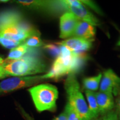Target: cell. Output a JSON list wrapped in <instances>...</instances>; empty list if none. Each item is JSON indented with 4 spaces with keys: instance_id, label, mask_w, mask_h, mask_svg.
<instances>
[{
    "instance_id": "23",
    "label": "cell",
    "mask_w": 120,
    "mask_h": 120,
    "mask_svg": "<svg viewBox=\"0 0 120 120\" xmlns=\"http://www.w3.org/2000/svg\"><path fill=\"white\" fill-rule=\"evenodd\" d=\"M8 76H9L8 73L4 70V67L0 64V79H4V78L8 77Z\"/></svg>"
},
{
    "instance_id": "8",
    "label": "cell",
    "mask_w": 120,
    "mask_h": 120,
    "mask_svg": "<svg viewBox=\"0 0 120 120\" xmlns=\"http://www.w3.org/2000/svg\"><path fill=\"white\" fill-rule=\"evenodd\" d=\"M100 91L109 92L117 96L120 92V77L112 69L103 73L100 85Z\"/></svg>"
},
{
    "instance_id": "4",
    "label": "cell",
    "mask_w": 120,
    "mask_h": 120,
    "mask_svg": "<svg viewBox=\"0 0 120 120\" xmlns=\"http://www.w3.org/2000/svg\"><path fill=\"white\" fill-rule=\"evenodd\" d=\"M28 91L38 112L55 111L58 97V91L56 86L49 83L41 84L30 88Z\"/></svg>"
},
{
    "instance_id": "26",
    "label": "cell",
    "mask_w": 120,
    "mask_h": 120,
    "mask_svg": "<svg viewBox=\"0 0 120 120\" xmlns=\"http://www.w3.org/2000/svg\"><path fill=\"white\" fill-rule=\"evenodd\" d=\"M117 46H120V40L119 41H118V42H117Z\"/></svg>"
},
{
    "instance_id": "2",
    "label": "cell",
    "mask_w": 120,
    "mask_h": 120,
    "mask_svg": "<svg viewBox=\"0 0 120 120\" xmlns=\"http://www.w3.org/2000/svg\"><path fill=\"white\" fill-rule=\"evenodd\" d=\"M60 46V55L56 58L49 72L42 75L43 79H58L66 75H75L82 68L87 61L85 53H75L64 46Z\"/></svg>"
},
{
    "instance_id": "12",
    "label": "cell",
    "mask_w": 120,
    "mask_h": 120,
    "mask_svg": "<svg viewBox=\"0 0 120 120\" xmlns=\"http://www.w3.org/2000/svg\"><path fill=\"white\" fill-rule=\"evenodd\" d=\"M96 97L100 113L104 114L112 110L115 106L113 94L99 91L96 92Z\"/></svg>"
},
{
    "instance_id": "7",
    "label": "cell",
    "mask_w": 120,
    "mask_h": 120,
    "mask_svg": "<svg viewBox=\"0 0 120 120\" xmlns=\"http://www.w3.org/2000/svg\"><path fill=\"white\" fill-rule=\"evenodd\" d=\"M16 2L28 8L48 12L65 11L62 1H17Z\"/></svg>"
},
{
    "instance_id": "6",
    "label": "cell",
    "mask_w": 120,
    "mask_h": 120,
    "mask_svg": "<svg viewBox=\"0 0 120 120\" xmlns=\"http://www.w3.org/2000/svg\"><path fill=\"white\" fill-rule=\"evenodd\" d=\"M42 79V76L15 77L4 79L0 82V95L19 88L34 86Z\"/></svg>"
},
{
    "instance_id": "27",
    "label": "cell",
    "mask_w": 120,
    "mask_h": 120,
    "mask_svg": "<svg viewBox=\"0 0 120 120\" xmlns=\"http://www.w3.org/2000/svg\"><path fill=\"white\" fill-rule=\"evenodd\" d=\"M91 120H99V119H98V118H94V119H92Z\"/></svg>"
},
{
    "instance_id": "20",
    "label": "cell",
    "mask_w": 120,
    "mask_h": 120,
    "mask_svg": "<svg viewBox=\"0 0 120 120\" xmlns=\"http://www.w3.org/2000/svg\"><path fill=\"white\" fill-rule=\"evenodd\" d=\"M44 49H46L52 56L54 57H57L60 54V46H57L54 44H47L44 46Z\"/></svg>"
},
{
    "instance_id": "18",
    "label": "cell",
    "mask_w": 120,
    "mask_h": 120,
    "mask_svg": "<svg viewBox=\"0 0 120 120\" xmlns=\"http://www.w3.org/2000/svg\"><path fill=\"white\" fill-rule=\"evenodd\" d=\"M64 111L66 113L67 120H82L77 112L68 102L66 106Z\"/></svg>"
},
{
    "instance_id": "14",
    "label": "cell",
    "mask_w": 120,
    "mask_h": 120,
    "mask_svg": "<svg viewBox=\"0 0 120 120\" xmlns=\"http://www.w3.org/2000/svg\"><path fill=\"white\" fill-rule=\"evenodd\" d=\"M85 95L87 98L88 107L91 117L92 119L97 118L100 112H99L98 104L96 97V92L94 91L85 90Z\"/></svg>"
},
{
    "instance_id": "10",
    "label": "cell",
    "mask_w": 120,
    "mask_h": 120,
    "mask_svg": "<svg viewBox=\"0 0 120 120\" xmlns=\"http://www.w3.org/2000/svg\"><path fill=\"white\" fill-rule=\"evenodd\" d=\"M93 41V39L86 40L79 37H73L60 42H57L56 44L59 46H64L75 53H81L91 49Z\"/></svg>"
},
{
    "instance_id": "11",
    "label": "cell",
    "mask_w": 120,
    "mask_h": 120,
    "mask_svg": "<svg viewBox=\"0 0 120 120\" xmlns=\"http://www.w3.org/2000/svg\"><path fill=\"white\" fill-rule=\"evenodd\" d=\"M62 2L65 11H67V12L73 13L80 21L87 22L94 26L100 25L98 19L91 12L87 10L84 5L79 7H76L67 4L66 1H62Z\"/></svg>"
},
{
    "instance_id": "19",
    "label": "cell",
    "mask_w": 120,
    "mask_h": 120,
    "mask_svg": "<svg viewBox=\"0 0 120 120\" xmlns=\"http://www.w3.org/2000/svg\"><path fill=\"white\" fill-rule=\"evenodd\" d=\"M0 44L2 46H4V47L7 48V49H13L21 45V43L0 37Z\"/></svg>"
},
{
    "instance_id": "21",
    "label": "cell",
    "mask_w": 120,
    "mask_h": 120,
    "mask_svg": "<svg viewBox=\"0 0 120 120\" xmlns=\"http://www.w3.org/2000/svg\"><path fill=\"white\" fill-rule=\"evenodd\" d=\"M101 120H119L118 113L114 111H111L104 114Z\"/></svg>"
},
{
    "instance_id": "15",
    "label": "cell",
    "mask_w": 120,
    "mask_h": 120,
    "mask_svg": "<svg viewBox=\"0 0 120 120\" xmlns=\"http://www.w3.org/2000/svg\"><path fill=\"white\" fill-rule=\"evenodd\" d=\"M102 77V75L101 73H100L95 76L84 79L82 81L84 88L86 90L94 91V92L97 91L100 87Z\"/></svg>"
},
{
    "instance_id": "25",
    "label": "cell",
    "mask_w": 120,
    "mask_h": 120,
    "mask_svg": "<svg viewBox=\"0 0 120 120\" xmlns=\"http://www.w3.org/2000/svg\"><path fill=\"white\" fill-rule=\"evenodd\" d=\"M118 119H119V120H120V112H118Z\"/></svg>"
},
{
    "instance_id": "24",
    "label": "cell",
    "mask_w": 120,
    "mask_h": 120,
    "mask_svg": "<svg viewBox=\"0 0 120 120\" xmlns=\"http://www.w3.org/2000/svg\"><path fill=\"white\" fill-rule=\"evenodd\" d=\"M116 106L118 112H120V92L117 95V98L116 100Z\"/></svg>"
},
{
    "instance_id": "3",
    "label": "cell",
    "mask_w": 120,
    "mask_h": 120,
    "mask_svg": "<svg viewBox=\"0 0 120 120\" xmlns=\"http://www.w3.org/2000/svg\"><path fill=\"white\" fill-rule=\"evenodd\" d=\"M34 49H28V52L23 57L18 60L3 59L0 57V64L9 76H22L46 71V66L37 56L33 55Z\"/></svg>"
},
{
    "instance_id": "13",
    "label": "cell",
    "mask_w": 120,
    "mask_h": 120,
    "mask_svg": "<svg viewBox=\"0 0 120 120\" xmlns=\"http://www.w3.org/2000/svg\"><path fill=\"white\" fill-rule=\"evenodd\" d=\"M95 27L86 22L79 21L76 26L72 36L86 40H91L96 34Z\"/></svg>"
},
{
    "instance_id": "9",
    "label": "cell",
    "mask_w": 120,
    "mask_h": 120,
    "mask_svg": "<svg viewBox=\"0 0 120 120\" xmlns=\"http://www.w3.org/2000/svg\"><path fill=\"white\" fill-rule=\"evenodd\" d=\"M79 19L71 12H66L60 17V37L69 38L73 35Z\"/></svg>"
},
{
    "instance_id": "1",
    "label": "cell",
    "mask_w": 120,
    "mask_h": 120,
    "mask_svg": "<svg viewBox=\"0 0 120 120\" xmlns=\"http://www.w3.org/2000/svg\"><path fill=\"white\" fill-rule=\"evenodd\" d=\"M40 34L23 20L18 12L7 11L0 13V37L22 44L30 37Z\"/></svg>"
},
{
    "instance_id": "22",
    "label": "cell",
    "mask_w": 120,
    "mask_h": 120,
    "mask_svg": "<svg viewBox=\"0 0 120 120\" xmlns=\"http://www.w3.org/2000/svg\"><path fill=\"white\" fill-rule=\"evenodd\" d=\"M52 120H67L66 113L64 111L62 113H61L58 116L54 118Z\"/></svg>"
},
{
    "instance_id": "16",
    "label": "cell",
    "mask_w": 120,
    "mask_h": 120,
    "mask_svg": "<svg viewBox=\"0 0 120 120\" xmlns=\"http://www.w3.org/2000/svg\"><path fill=\"white\" fill-rule=\"evenodd\" d=\"M28 49H29V48H28L23 43H22L18 47L12 49L8 54L7 58L11 60L20 59V58L23 57V56L25 54L27 53Z\"/></svg>"
},
{
    "instance_id": "5",
    "label": "cell",
    "mask_w": 120,
    "mask_h": 120,
    "mask_svg": "<svg viewBox=\"0 0 120 120\" xmlns=\"http://www.w3.org/2000/svg\"><path fill=\"white\" fill-rule=\"evenodd\" d=\"M64 87L67 94L68 102L77 112L82 120H91L87 103L79 90V84L75 74L68 75Z\"/></svg>"
},
{
    "instance_id": "17",
    "label": "cell",
    "mask_w": 120,
    "mask_h": 120,
    "mask_svg": "<svg viewBox=\"0 0 120 120\" xmlns=\"http://www.w3.org/2000/svg\"><path fill=\"white\" fill-rule=\"evenodd\" d=\"M40 34H35L30 37L29 38L26 39L23 43L28 48L41 47L43 45V43L40 38Z\"/></svg>"
}]
</instances>
